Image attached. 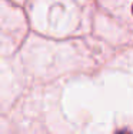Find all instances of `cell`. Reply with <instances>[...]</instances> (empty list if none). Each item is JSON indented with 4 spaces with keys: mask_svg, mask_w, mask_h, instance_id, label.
Listing matches in <instances>:
<instances>
[{
    "mask_svg": "<svg viewBox=\"0 0 133 134\" xmlns=\"http://www.w3.org/2000/svg\"><path fill=\"white\" fill-rule=\"evenodd\" d=\"M132 13H133V4H132Z\"/></svg>",
    "mask_w": 133,
    "mask_h": 134,
    "instance_id": "6da1fadb",
    "label": "cell"
}]
</instances>
